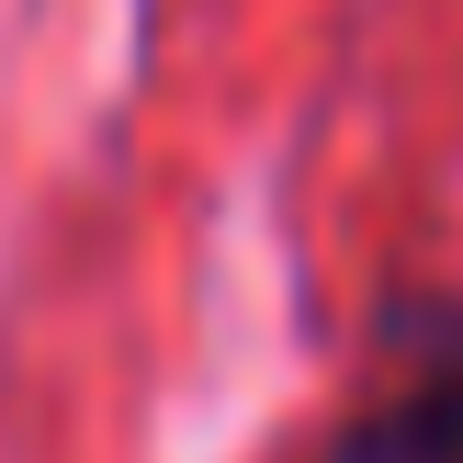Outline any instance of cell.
<instances>
[{
	"label": "cell",
	"instance_id": "6da1fadb",
	"mask_svg": "<svg viewBox=\"0 0 463 463\" xmlns=\"http://www.w3.org/2000/svg\"><path fill=\"white\" fill-rule=\"evenodd\" d=\"M317 463H463V294L384 317V384L317 441Z\"/></svg>",
	"mask_w": 463,
	"mask_h": 463
}]
</instances>
